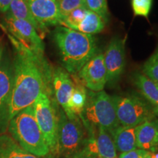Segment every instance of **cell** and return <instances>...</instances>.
I'll return each mask as SVG.
<instances>
[{"label": "cell", "mask_w": 158, "mask_h": 158, "mask_svg": "<svg viewBox=\"0 0 158 158\" xmlns=\"http://www.w3.org/2000/svg\"><path fill=\"white\" fill-rule=\"evenodd\" d=\"M7 34L14 38L24 48L30 51L44 52L43 39L32 25L6 14L4 20Z\"/></svg>", "instance_id": "9c48e42d"}, {"label": "cell", "mask_w": 158, "mask_h": 158, "mask_svg": "<svg viewBox=\"0 0 158 158\" xmlns=\"http://www.w3.org/2000/svg\"><path fill=\"white\" fill-rule=\"evenodd\" d=\"M86 5L90 10L94 12L107 23L109 19L106 0H86Z\"/></svg>", "instance_id": "d4e9b609"}, {"label": "cell", "mask_w": 158, "mask_h": 158, "mask_svg": "<svg viewBox=\"0 0 158 158\" xmlns=\"http://www.w3.org/2000/svg\"><path fill=\"white\" fill-rule=\"evenodd\" d=\"M63 68L70 75H77L98 51L93 35L57 26L53 32Z\"/></svg>", "instance_id": "7a4b0ae2"}, {"label": "cell", "mask_w": 158, "mask_h": 158, "mask_svg": "<svg viewBox=\"0 0 158 158\" xmlns=\"http://www.w3.org/2000/svg\"><path fill=\"white\" fill-rule=\"evenodd\" d=\"M35 116L49 151L58 152L57 131H58V110L55 107L51 96L43 93L33 104Z\"/></svg>", "instance_id": "52a82bcc"}, {"label": "cell", "mask_w": 158, "mask_h": 158, "mask_svg": "<svg viewBox=\"0 0 158 158\" xmlns=\"http://www.w3.org/2000/svg\"><path fill=\"white\" fill-rule=\"evenodd\" d=\"M149 158H158V152H150L149 153Z\"/></svg>", "instance_id": "f546056e"}, {"label": "cell", "mask_w": 158, "mask_h": 158, "mask_svg": "<svg viewBox=\"0 0 158 158\" xmlns=\"http://www.w3.org/2000/svg\"><path fill=\"white\" fill-rule=\"evenodd\" d=\"M89 134L82 152L77 158H118L112 136L102 127H87Z\"/></svg>", "instance_id": "ba28073f"}, {"label": "cell", "mask_w": 158, "mask_h": 158, "mask_svg": "<svg viewBox=\"0 0 158 158\" xmlns=\"http://www.w3.org/2000/svg\"><path fill=\"white\" fill-rule=\"evenodd\" d=\"M80 117L69 118L62 109L58 110V152L66 158H77L86 143V132Z\"/></svg>", "instance_id": "5b68a950"}, {"label": "cell", "mask_w": 158, "mask_h": 158, "mask_svg": "<svg viewBox=\"0 0 158 158\" xmlns=\"http://www.w3.org/2000/svg\"><path fill=\"white\" fill-rule=\"evenodd\" d=\"M105 21L94 12L88 10L84 20L77 26L76 31L86 35H94L101 32L105 28Z\"/></svg>", "instance_id": "44dd1931"}, {"label": "cell", "mask_w": 158, "mask_h": 158, "mask_svg": "<svg viewBox=\"0 0 158 158\" xmlns=\"http://www.w3.org/2000/svg\"><path fill=\"white\" fill-rule=\"evenodd\" d=\"M4 51H5V46L2 44H0V61H1L2 57Z\"/></svg>", "instance_id": "f1b7e54d"}, {"label": "cell", "mask_w": 158, "mask_h": 158, "mask_svg": "<svg viewBox=\"0 0 158 158\" xmlns=\"http://www.w3.org/2000/svg\"><path fill=\"white\" fill-rule=\"evenodd\" d=\"M137 147L155 152L158 149V120L143 122L136 127Z\"/></svg>", "instance_id": "9a60e30c"}, {"label": "cell", "mask_w": 158, "mask_h": 158, "mask_svg": "<svg viewBox=\"0 0 158 158\" xmlns=\"http://www.w3.org/2000/svg\"><path fill=\"white\" fill-rule=\"evenodd\" d=\"M0 158H48L40 157L23 149L10 135L0 134Z\"/></svg>", "instance_id": "e0dca14e"}, {"label": "cell", "mask_w": 158, "mask_h": 158, "mask_svg": "<svg viewBox=\"0 0 158 158\" xmlns=\"http://www.w3.org/2000/svg\"><path fill=\"white\" fill-rule=\"evenodd\" d=\"M7 127L11 137L27 152L40 157L49 155L50 151L37 122L33 105L12 118Z\"/></svg>", "instance_id": "3957f363"}, {"label": "cell", "mask_w": 158, "mask_h": 158, "mask_svg": "<svg viewBox=\"0 0 158 158\" xmlns=\"http://www.w3.org/2000/svg\"><path fill=\"white\" fill-rule=\"evenodd\" d=\"M31 13L38 25L40 32L49 27H57L62 23V16L57 0H27Z\"/></svg>", "instance_id": "4fadbf2b"}, {"label": "cell", "mask_w": 158, "mask_h": 158, "mask_svg": "<svg viewBox=\"0 0 158 158\" xmlns=\"http://www.w3.org/2000/svg\"><path fill=\"white\" fill-rule=\"evenodd\" d=\"M57 3L62 16V21L73 10L83 6H86V0H57Z\"/></svg>", "instance_id": "cb8c5ba5"}, {"label": "cell", "mask_w": 158, "mask_h": 158, "mask_svg": "<svg viewBox=\"0 0 158 158\" xmlns=\"http://www.w3.org/2000/svg\"><path fill=\"white\" fill-rule=\"evenodd\" d=\"M149 152L141 149H136L127 152L121 153L118 158H145L149 156Z\"/></svg>", "instance_id": "4316f807"}, {"label": "cell", "mask_w": 158, "mask_h": 158, "mask_svg": "<svg viewBox=\"0 0 158 158\" xmlns=\"http://www.w3.org/2000/svg\"><path fill=\"white\" fill-rule=\"evenodd\" d=\"M149 153H150V152H149ZM145 158H149V156H148V157H145Z\"/></svg>", "instance_id": "4dcf8cb0"}, {"label": "cell", "mask_w": 158, "mask_h": 158, "mask_svg": "<svg viewBox=\"0 0 158 158\" xmlns=\"http://www.w3.org/2000/svg\"><path fill=\"white\" fill-rule=\"evenodd\" d=\"M153 0H132L134 15L147 18L151 10Z\"/></svg>", "instance_id": "484cf974"}, {"label": "cell", "mask_w": 158, "mask_h": 158, "mask_svg": "<svg viewBox=\"0 0 158 158\" xmlns=\"http://www.w3.org/2000/svg\"><path fill=\"white\" fill-rule=\"evenodd\" d=\"M12 1L13 0H0V10L2 13H7Z\"/></svg>", "instance_id": "83f0119b"}, {"label": "cell", "mask_w": 158, "mask_h": 158, "mask_svg": "<svg viewBox=\"0 0 158 158\" xmlns=\"http://www.w3.org/2000/svg\"><path fill=\"white\" fill-rule=\"evenodd\" d=\"M85 87L92 92H100L107 84V71L104 63V54L98 51L77 74Z\"/></svg>", "instance_id": "7c38bea8"}, {"label": "cell", "mask_w": 158, "mask_h": 158, "mask_svg": "<svg viewBox=\"0 0 158 158\" xmlns=\"http://www.w3.org/2000/svg\"><path fill=\"white\" fill-rule=\"evenodd\" d=\"M111 136L116 152L120 154L138 149L136 127H124L120 125Z\"/></svg>", "instance_id": "2e32d148"}, {"label": "cell", "mask_w": 158, "mask_h": 158, "mask_svg": "<svg viewBox=\"0 0 158 158\" xmlns=\"http://www.w3.org/2000/svg\"><path fill=\"white\" fill-rule=\"evenodd\" d=\"M88 10L87 6H83L74 10L62 19L60 26L76 30L77 26L81 22L86 16Z\"/></svg>", "instance_id": "7402d4cb"}, {"label": "cell", "mask_w": 158, "mask_h": 158, "mask_svg": "<svg viewBox=\"0 0 158 158\" xmlns=\"http://www.w3.org/2000/svg\"><path fill=\"white\" fill-rule=\"evenodd\" d=\"M74 83V89L71 95L69 108L74 115L81 117L87 98V91L78 75H70Z\"/></svg>", "instance_id": "ac0fdd59"}, {"label": "cell", "mask_w": 158, "mask_h": 158, "mask_svg": "<svg viewBox=\"0 0 158 158\" xmlns=\"http://www.w3.org/2000/svg\"><path fill=\"white\" fill-rule=\"evenodd\" d=\"M143 75L158 85V47L143 66Z\"/></svg>", "instance_id": "603a6c76"}, {"label": "cell", "mask_w": 158, "mask_h": 158, "mask_svg": "<svg viewBox=\"0 0 158 158\" xmlns=\"http://www.w3.org/2000/svg\"><path fill=\"white\" fill-rule=\"evenodd\" d=\"M7 15L15 19L27 21L34 27L37 32H40L38 25L31 15L27 0H13L10 5Z\"/></svg>", "instance_id": "ffe728a7"}, {"label": "cell", "mask_w": 158, "mask_h": 158, "mask_svg": "<svg viewBox=\"0 0 158 158\" xmlns=\"http://www.w3.org/2000/svg\"><path fill=\"white\" fill-rule=\"evenodd\" d=\"M133 81L144 98L158 109V85L143 74H134Z\"/></svg>", "instance_id": "d6986e66"}, {"label": "cell", "mask_w": 158, "mask_h": 158, "mask_svg": "<svg viewBox=\"0 0 158 158\" xmlns=\"http://www.w3.org/2000/svg\"><path fill=\"white\" fill-rule=\"evenodd\" d=\"M8 35V34H7ZM15 49L13 83L9 106V121L24 108L32 106L41 94L53 92V70L44 52L24 48L8 35Z\"/></svg>", "instance_id": "6da1fadb"}, {"label": "cell", "mask_w": 158, "mask_h": 158, "mask_svg": "<svg viewBox=\"0 0 158 158\" xmlns=\"http://www.w3.org/2000/svg\"><path fill=\"white\" fill-rule=\"evenodd\" d=\"M107 83L114 85L121 78L125 67V39L113 37L104 54Z\"/></svg>", "instance_id": "8fae6325"}, {"label": "cell", "mask_w": 158, "mask_h": 158, "mask_svg": "<svg viewBox=\"0 0 158 158\" xmlns=\"http://www.w3.org/2000/svg\"><path fill=\"white\" fill-rule=\"evenodd\" d=\"M118 121L124 127H137L153 120L158 109L136 96H112Z\"/></svg>", "instance_id": "8992f818"}, {"label": "cell", "mask_w": 158, "mask_h": 158, "mask_svg": "<svg viewBox=\"0 0 158 158\" xmlns=\"http://www.w3.org/2000/svg\"><path fill=\"white\" fill-rule=\"evenodd\" d=\"M13 83V58L4 51L0 61V131L9 124V106Z\"/></svg>", "instance_id": "30bf717a"}, {"label": "cell", "mask_w": 158, "mask_h": 158, "mask_svg": "<svg viewBox=\"0 0 158 158\" xmlns=\"http://www.w3.org/2000/svg\"><path fill=\"white\" fill-rule=\"evenodd\" d=\"M52 86L56 101L70 119L77 117L70 112L69 102L74 89V83L71 76L62 68H56L53 70Z\"/></svg>", "instance_id": "5bb4252c"}, {"label": "cell", "mask_w": 158, "mask_h": 158, "mask_svg": "<svg viewBox=\"0 0 158 158\" xmlns=\"http://www.w3.org/2000/svg\"><path fill=\"white\" fill-rule=\"evenodd\" d=\"M81 118L85 127H102L110 135L120 126L112 97L103 90L87 92L86 102Z\"/></svg>", "instance_id": "277c9868"}]
</instances>
